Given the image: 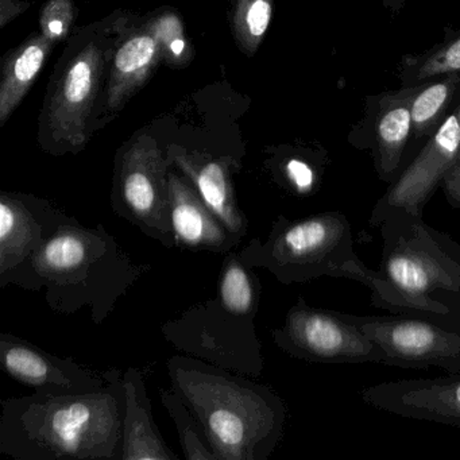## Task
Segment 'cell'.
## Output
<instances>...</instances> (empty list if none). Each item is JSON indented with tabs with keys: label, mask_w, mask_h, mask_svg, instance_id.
I'll list each match as a JSON object with an SVG mask.
<instances>
[{
	"label": "cell",
	"mask_w": 460,
	"mask_h": 460,
	"mask_svg": "<svg viewBox=\"0 0 460 460\" xmlns=\"http://www.w3.org/2000/svg\"><path fill=\"white\" fill-rule=\"evenodd\" d=\"M76 17L77 9L72 0H49L40 15L41 33L55 44L66 41Z\"/></svg>",
	"instance_id": "83f0119b"
},
{
	"label": "cell",
	"mask_w": 460,
	"mask_h": 460,
	"mask_svg": "<svg viewBox=\"0 0 460 460\" xmlns=\"http://www.w3.org/2000/svg\"><path fill=\"white\" fill-rule=\"evenodd\" d=\"M322 168L316 161L301 155L282 157L273 165L277 184L298 198H308L317 192L322 182Z\"/></svg>",
	"instance_id": "4316f807"
},
{
	"label": "cell",
	"mask_w": 460,
	"mask_h": 460,
	"mask_svg": "<svg viewBox=\"0 0 460 460\" xmlns=\"http://www.w3.org/2000/svg\"><path fill=\"white\" fill-rule=\"evenodd\" d=\"M161 402L176 425L182 454L187 460H217V455L207 443L192 411L185 405L179 393L169 387L160 392Z\"/></svg>",
	"instance_id": "d4e9b609"
},
{
	"label": "cell",
	"mask_w": 460,
	"mask_h": 460,
	"mask_svg": "<svg viewBox=\"0 0 460 460\" xmlns=\"http://www.w3.org/2000/svg\"><path fill=\"white\" fill-rule=\"evenodd\" d=\"M413 87H403L398 93H386L376 102L373 122L374 165L379 179L390 181L397 173L411 128V98Z\"/></svg>",
	"instance_id": "d6986e66"
},
{
	"label": "cell",
	"mask_w": 460,
	"mask_h": 460,
	"mask_svg": "<svg viewBox=\"0 0 460 460\" xmlns=\"http://www.w3.org/2000/svg\"><path fill=\"white\" fill-rule=\"evenodd\" d=\"M165 146L149 133H139L120 147L115 160L111 207L115 214L168 249L176 247L169 217Z\"/></svg>",
	"instance_id": "52a82bcc"
},
{
	"label": "cell",
	"mask_w": 460,
	"mask_h": 460,
	"mask_svg": "<svg viewBox=\"0 0 460 460\" xmlns=\"http://www.w3.org/2000/svg\"><path fill=\"white\" fill-rule=\"evenodd\" d=\"M273 15V0H235L233 31L236 45L244 55H255L268 33Z\"/></svg>",
	"instance_id": "cb8c5ba5"
},
{
	"label": "cell",
	"mask_w": 460,
	"mask_h": 460,
	"mask_svg": "<svg viewBox=\"0 0 460 460\" xmlns=\"http://www.w3.org/2000/svg\"><path fill=\"white\" fill-rule=\"evenodd\" d=\"M161 333L177 351L234 373L257 378L265 367L254 320L231 314L217 297L190 306Z\"/></svg>",
	"instance_id": "ba28073f"
},
{
	"label": "cell",
	"mask_w": 460,
	"mask_h": 460,
	"mask_svg": "<svg viewBox=\"0 0 460 460\" xmlns=\"http://www.w3.org/2000/svg\"><path fill=\"white\" fill-rule=\"evenodd\" d=\"M360 398L373 408L405 419L460 428V373L371 385L360 392Z\"/></svg>",
	"instance_id": "9a60e30c"
},
{
	"label": "cell",
	"mask_w": 460,
	"mask_h": 460,
	"mask_svg": "<svg viewBox=\"0 0 460 460\" xmlns=\"http://www.w3.org/2000/svg\"><path fill=\"white\" fill-rule=\"evenodd\" d=\"M252 269L239 252H228L223 258L217 292V300L228 312L250 320H255L262 296V285Z\"/></svg>",
	"instance_id": "7402d4cb"
},
{
	"label": "cell",
	"mask_w": 460,
	"mask_h": 460,
	"mask_svg": "<svg viewBox=\"0 0 460 460\" xmlns=\"http://www.w3.org/2000/svg\"><path fill=\"white\" fill-rule=\"evenodd\" d=\"M457 71H460V34L447 40L425 55L403 58L401 79L405 87H413L441 75Z\"/></svg>",
	"instance_id": "603a6c76"
},
{
	"label": "cell",
	"mask_w": 460,
	"mask_h": 460,
	"mask_svg": "<svg viewBox=\"0 0 460 460\" xmlns=\"http://www.w3.org/2000/svg\"><path fill=\"white\" fill-rule=\"evenodd\" d=\"M106 376V386L93 392L2 400L0 454L17 460H120L123 373L110 368Z\"/></svg>",
	"instance_id": "6da1fadb"
},
{
	"label": "cell",
	"mask_w": 460,
	"mask_h": 460,
	"mask_svg": "<svg viewBox=\"0 0 460 460\" xmlns=\"http://www.w3.org/2000/svg\"><path fill=\"white\" fill-rule=\"evenodd\" d=\"M169 217L176 247L190 252L227 254L241 244L192 182L171 166L168 172Z\"/></svg>",
	"instance_id": "2e32d148"
},
{
	"label": "cell",
	"mask_w": 460,
	"mask_h": 460,
	"mask_svg": "<svg viewBox=\"0 0 460 460\" xmlns=\"http://www.w3.org/2000/svg\"><path fill=\"white\" fill-rule=\"evenodd\" d=\"M47 199L23 192L0 193V288L42 289L34 258L71 219Z\"/></svg>",
	"instance_id": "8fae6325"
},
{
	"label": "cell",
	"mask_w": 460,
	"mask_h": 460,
	"mask_svg": "<svg viewBox=\"0 0 460 460\" xmlns=\"http://www.w3.org/2000/svg\"><path fill=\"white\" fill-rule=\"evenodd\" d=\"M239 254L247 265L265 269L284 285L336 277L370 288L376 277V270L358 258L351 223L339 211L301 219L279 215L265 241L252 238Z\"/></svg>",
	"instance_id": "8992f818"
},
{
	"label": "cell",
	"mask_w": 460,
	"mask_h": 460,
	"mask_svg": "<svg viewBox=\"0 0 460 460\" xmlns=\"http://www.w3.org/2000/svg\"><path fill=\"white\" fill-rule=\"evenodd\" d=\"M149 23L163 48L164 63L171 68H187L195 53L179 14L172 10H163L153 14Z\"/></svg>",
	"instance_id": "484cf974"
},
{
	"label": "cell",
	"mask_w": 460,
	"mask_h": 460,
	"mask_svg": "<svg viewBox=\"0 0 460 460\" xmlns=\"http://www.w3.org/2000/svg\"><path fill=\"white\" fill-rule=\"evenodd\" d=\"M378 228L381 262L368 288L374 305L393 314L460 311V244L405 212Z\"/></svg>",
	"instance_id": "5b68a950"
},
{
	"label": "cell",
	"mask_w": 460,
	"mask_h": 460,
	"mask_svg": "<svg viewBox=\"0 0 460 460\" xmlns=\"http://www.w3.org/2000/svg\"><path fill=\"white\" fill-rule=\"evenodd\" d=\"M165 152L171 165L192 182L226 227L243 239L249 233V222L239 207L234 184V176L241 169L238 155L181 144L166 145Z\"/></svg>",
	"instance_id": "5bb4252c"
},
{
	"label": "cell",
	"mask_w": 460,
	"mask_h": 460,
	"mask_svg": "<svg viewBox=\"0 0 460 460\" xmlns=\"http://www.w3.org/2000/svg\"><path fill=\"white\" fill-rule=\"evenodd\" d=\"M447 201L455 208H460V155L441 182Z\"/></svg>",
	"instance_id": "f1b7e54d"
},
{
	"label": "cell",
	"mask_w": 460,
	"mask_h": 460,
	"mask_svg": "<svg viewBox=\"0 0 460 460\" xmlns=\"http://www.w3.org/2000/svg\"><path fill=\"white\" fill-rule=\"evenodd\" d=\"M279 349L309 363H381V349L346 314L314 308L304 297L290 306L284 324L271 330Z\"/></svg>",
	"instance_id": "30bf717a"
},
{
	"label": "cell",
	"mask_w": 460,
	"mask_h": 460,
	"mask_svg": "<svg viewBox=\"0 0 460 460\" xmlns=\"http://www.w3.org/2000/svg\"><path fill=\"white\" fill-rule=\"evenodd\" d=\"M123 389L125 416L120 460H179V455L169 448L155 424L142 371L128 367L123 373Z\"/></svg>",
	"instance_id": "ac0fdd59"
},
{
	"label": "cell",
	"mask_w": 460,
	"mask_h": 460,
	"mask_svg": "<svg viewBox=\"0 0 460 460\" xmlns=\"http://www.w3.org/2000/svg\"><path fill=\"white\" fill-rule=\"evenodd\" d=\"M31 7L29 2H21V0H0V26L4 28L7 23L22 14L23 12Z\"/></svg>",
	"instance_id": "f546056e"
},
{
	"label": "cell",
	"mask_w": 460,
	"mask_h": 460,
	"mask_svg": "<svg viewBox=\"0 0 460 460\" xmlns=\"http://www.w3.org/2000/svg\"><path fill=\"white\" fill-rule=\"evenodd\" d=\"M55 42L34 33L4 58L0 82V126L14 114L41 74Z\"/></svg>",
	"instance_id": "ffe728a7"
},
{
	"label": "cell",
	"mask_w": 460,
	"mask_h": 460,
	"mask_svg": "<svg viewBox=\"0 0 460 460\" xmlns=\"http://www.w3.org/2000/svg\"><path fill=\"white\" fill-rule=\"evenodd\" d=\"M460 101V71L414 85L411 128L416 139L429 138Z\"/></svg>",
	"instance_id": "44dd1931"
},
{
	"label": "cell",
	"mask_w": 460,
	"mask_h": 460,
	"mask_svg": "<svg viewBox=\"0 0 460 460\" xmlns=\"http://www.w3.org/2000/svg\"><path fill=\"white\" fill-rule=\"evenodd\" d=\"M34 269L53 312L88 308L93 324L101 325L150 265L134 262L103 225L85 227L71 217L40 250Z\"/></svg>",
	"instance_id": "3957f363"
},
{
	"label": "cell",
	"mask_w": 460,
	"mask_h": 460,
	"mask_svg": "<svg viewBox=\"0 0 460 460\" xmlns=\"http://www.w3.org/2000/svg\"><path fill=\"white\" fill-rule=\"evenodd\" d=\"M0 365L12 378L40 394L93 392L107 384L106 371L99 373L71 358L50 354L9 332L0 335Z\"/></svg>",
	"instance_id": "4fadbf2b"
},
{
	"label": "cell",
	"mask_w": 460,
	"mask_h": 460,
	"mask_svg": "<svg viewBox=\"0 0 460 460\" xmlns=\"http://www.w3.org/2000/svg\"><path fill=\"white\" fill-rule=\"evenodd\" d=\"M344 314L381 349L385 365L403 368L435 366L448 373H460V311L392 316Z\"/></svg>",
	"instance_id": "9c48e42d"
},
{
	"label": "cell",
	"mask_w": 460,
	"mask_h": 460,
	"mask_svg": "<svg viewBox=\"0 0 460 460\" xmlns=\"http://www.w3.org/2000/svg\"><path fill=\"white\" fill-rule=\"evenodd\" d=\"M161 61L163 48L149 20L141 25L131 23L112 58L103 102V126L144 88Z\"/></svg>",
	"instance_id": "e0dca14e"
},
{
	"label": "cell",
	"mask_w": 460,
	"mask_h": 460,
	"mask_svg": "<svg viewBox=\"0 0 460 460\" xmlns=\"http://www.w3.org/2000/svg\"><path fill=\"white\" fill-rule=\"evenodd\" d=\"M460 155V101L428 138L413 163L394 180L371 211L368 225L379 227L397 212L422 217V209Z\"/></svg>",
	"instance_id": "7c38bea8"
},
{
	"label": "cell",
	"mask_w": 460,
	"mask_h": 460,
	"mask_svg": "<svg viewBox=\"0 0 460 460\" xmlns=\"http://www.w3.org/2000/svg\"><path fill=\"white\" fill-rule=\"evenodd\" d=\"M131 23L130 14L117 12L72 37L50 77L40 115V146L48 155H79L103 128L112 58Z\"/></svg>",
	"instance_id": "277c9868"
},
{
	"label": "cell",
	"mask_w": 460,
	"mask_h": 460,
	"mask_svg": "<svg viewBox=\"0 0 460 460\" xmlns=\"http://www.w3.org/2000/svg\"><path fill=\"white\" fill-rule=\"evenodd\" d=\"M166 370L217 460H268L276 451L288 409L273 387L190 355L169 358Z\"/></svg>",
	"instance_id": "7a4b0ae2"
}]
</instances>
